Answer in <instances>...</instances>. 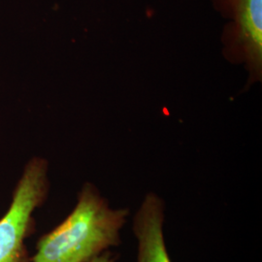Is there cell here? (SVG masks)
Wrapping results in <instances>:
<instances>
[{
  "label": "cell",
  "instance_id": "obj_2",
  "mask_svg": "<svg viewBox=\"0 0 262 262\" xmlns=\"http://www.w3.org/2000/svg\"><path fill=\"white\" fill-rule=\"evenodd\" d=\"M49 163L30 159L15 187L10 206L0 217V262H30L26 241L35 230L34 214L47 200Z\"/></svg>",
  "mask_w": 262,
  "mask_h": 262
},
{
  "label": "cell",
  "instance_id": "obj_4",
  "mask_svg": "<svg viewBox=\"0 0 262 262\" xmlns=\"http://www.w3.org/2000/svg\"><path fill=\"white\" fill-rule=\"evenodd\" d=\"M165 202L148 192L132 219V232L137 241L136 262H172L164 238Z\"/></svg>",
  "mask_w": 262,
  "mask_h": 262
},
{
  "label": "cell",
  "instance_id": "obj_1",
  "mask_svg": "<svg viewBox=\"0 0 262 262\" xmlns=\"http://www.w3.org/2000/svg\"><path fill=\"white\" fill-rule=\"evenodd\" d=\"M128 208H115L92 183L78 192L73 210L36 244L30 262H89L122 244Z\"/></svg>",
  "mask_w": 262,
  "mask_h": 262
},
{
  "label": "cell",
  "instance_id": "obj_5",
  "mask_svg": "<svg viewBox=\"0 0 262 262\" xmlns=\"http://www.w3.org/2000/svg\"><path fill=\"white\" fill-rule=\"evenodd\" d=\"M119 257H120V255L118 253L110 250V251H107L102 254L98 255L97 257H95L89 262H118Z\"/></svg>",
  "mask_w": 262,
  "mask_h": 262
},
{
  "label": "cell",
  "instance_id": "obj_3",
  "mask_svg": "<svg viewBox=\"0 0 262 262\" xmlns=\"http://www.w3.org/2000/svg\"><path fill=\"white\" fill-rule=\"evenodd\" d=\"M228 20L222 43L225 59L248 72L245 90L262 81V0H211Z\"/></svg>",
  "mask_w": 262,
  "mask_h": 262
}]
</instances>
